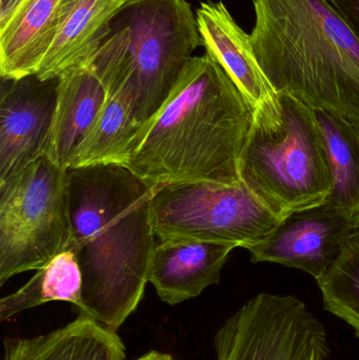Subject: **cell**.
I'll return each instance as SVG.
<instances>
[{
    "label": "cell",
    "instance_id": "1",
    "mask_svg": "<svg viewBox=\"0 0 359 360\" xmlns=\"http://www.w3.org/2000/svg\"><path fill=\"white\" fill-rule=\"evenodd\" d=\"M151 184L120 165L67 170L72 238L86 315L117 331L145 294L156 247Z\"/></svg>",
    "mask_w": 359,
    "mask_h": 360
},
{
    "label": "cell",
    "instance_id": "2",
    "mask_svg": "<svg viewBox=\"0 0 359 360\" xmlns=\"http://www.w3.org/2000/svg\"><path fill=\"white\" fill-rule=\"evenodd\" d=\"M254 110L208 53L193 56L124 167L151 184H240Z\"/></svg>",
    "mask_w": 359,
    "mask_h": 360
},
{
    "label": "cell",
    "instance_id": "3",
    "mask_svg": "<svg viewBox=\"0 0 359 360\" xmlns=\"http://www.w3.org/2000/svg\"><path fill=\"white\" fill-rule=\"evenodd\" d=\"M253 48L275 92L359 129V39L329 0H252Z\"/></svg>",
    "mask_w": 359,
    "mask_h": 360
},
{
    "label": "cell",
    "instance_id": "4",
    "mask_svg": "<svg viewBox=\"0 0 359 360\" xmlns=\"http://www.w3.org/2000/svg\"><path fill=\"white\" fill-rule=\"evenodd\" d=\"M240 179L282 219L324 205L332 177L314 109L278 92L257 105Z\"/></svg>",
    "mask_w": 359,
    "mask_h": 360
},
{
    "label": "cell",
    "instance_id": "5",
    "mask_svg": "<svg viewBox=\"0 0 359 360\" xmlns=\"http://www.w3.org/2000/svg\"><path fill=\"white\" fill-rule=\"evenodd\" d=\"M113 23L130 31L132 73L107 93L122 95L145 126L166 103L196 49L204 46L197 17L187 0H122Z\"/></svg>",
    "mask_w": 359,
    "mask_h": 360
},
{
    "label": "cell",
    "instance_id": "6",
    "mask_svg": "<svg viewBox=\"0 0 359 360\" xmlns=\"http://www.w3.org/2000/svg\"><path fill=\"white\" fill-rule=\"evenodd\" d=\"M67 170L46 155L0 184V285L69 249Z\"/></svg>",
    "mask_w": 359,
    "mask_h": 360
},
{
    "label": "cell",
    "instance_id": "7",
    "mask_svg": "<svg viewBox=\"0 0 359 360\" xmlns=\"http://www.w3.org/2000/svg\"><path fill=\"white\" fill-rule=\"evenodd\" d=\"M280 221L242 182L160 184L151 201L152 228L160 240L234 243L248 250Z\"/></svg>",
    "mask_w": 359,
    "mask_h": 360
},
{
    "label": "cell",
    "instance_id": "8",
    "mask_svg": "<svg viewBox=\"0 0 359 360\" xmlns=\"http://www.w3.org/2000/svg\"><path fill=\"white\" fill-rule=\"evenodd\" d=\"M216 360H327L322 323L294 296L261 293L214 336Z\"/></svg>",
    "mask_w": 359,
    "mask_h": 360
},
{
    "label": "cell",
    "instance_id": "9",
    "mask_svg": "<svg viewBox=\"0 0 359 360\" xmlns=\"http://www.w3.org/2000/svg\"><path fill=\"white\" fill-rule=\"evenodd\" d=\"M56 79L37 76L2 80L0 96V184L46 153L57 103Z\"/></svg>",
    "mask_w": 359,
    "mask_h": 360
},
{
    "label": "cell",
    "instance_id": "10",
    "mask_svg": "<svg viewBox=\"0 0 359 360\" xmlns=\"http://www.w3.org/2000/svg\"><path fill=\"white\" fill-rule=\"evenodd\" d=\"M352 224L353 217L327 203L295 212L282 218L261 243L248 249L251 262L299 269L318 281L337 259Z\"/></svg>",
    "mask_w": 359,
    "mask_h": 360
},
{
    "label": "cell",
    "instance_id": "11",
    "mask_svg": "<svg viewBox=\"0 0 359 360\" xmlns=\"http://www.w3.org/2000/svg\"><path fill=\"white\" fill-rule=\"evenodd\" d=\"M238 245L192 239H166L156 243L148 281L158 297L170 304H181L217 285L230 254Z\"/></svg>",
    "mask_w": 359,
    "mask_h": 360
},
{
    "label": "cell",
    "instance_id": "12",
    "mask_svg": "<svg viewBox=\"0 0 359 360\" xmlns=\"http://www.w3.org/2000/svg\"><path fill=\"white\" fill-rule=\"evenodd\" d=\"M107 97L92 56L63 72L58 77L56 110L44 155L67 170Z\"/></svg>",
    "mask_w": 359,
    "mask_h": 360
},
{
    "label": "cell",
    "instance_id": "13",
    "mask_svg": "<svg viewBox=\"0 0 359 360\" xmlns=\"http://www.w3.org/2000/svg\"><path fill=\"white\" fill-rule=\"evenodd\" d=\"M204 48L256 108L275 93L263 74L250 34L236 22L223 1L206 0L195 11Z\"/></svg>",
    "mask_w": 359,
    "mask_h": 360
},
{
    "label": "cell",
    "instance_id": "14",
    "mask_svg": "<svg viewBox=\"0 0 359 360\" xmlns=\"http://www.w3.org/2000/svg\"><path fill=\"white\" fill-rule=\"evenodd\" d=\"M122 0H63L56 37L39 70L38 79H56L92 56L112 33Z\"/></svg>",
    "mask_w": 359,
    "mask_h": 360
},
{
    "label": "cell",
    "instance_id": "15",
    "mask_svg": "<svg viewBox=\"0 0 359 360\" xmlns=\"http://www.w3.org/2000/svg\"><path fill=\"white\" fill-rule=\"evenodd\" d=\"M4 360H126V348L117 331L79 314L42 335L6 338Z\"/></svg>",
    "mask_w": 359,
    "mask_h": 360
},
{
    "label": "cell",
    "instance_id": "16",
    "mask_svg": "<svg viewBox=\"0 0 359 360\" xmlns=\"http://www.w3.org/2000/svg\"><path fill=\"white\" fill-rule=\"evenodd\" d=\"M63 0H25L0 29V75L19 80L36 75L56 37Z\"/></svg>",
    "mask_w": 359,
    "mask_h": 360
},
{
    "label": "cell",
    "instance_id": "17",
    "mask_svg": "<svg viewBox=\"0 0 359 360\" xmlns=\"http://www.w3.org/2000/svg\"><path fill=\"white\" fill-rule=\"evenodd\" d=\"M328 156L332 190L329 207L343 215H359V129L344 118L314 109Z\"/></svg>",
    "mask_w": 359,
    "mask_h": 360
},
{
    "label": "cell",
    "instance_id": "18",
    "mask_svg": "<svg viewBox=\"0 0 359 360\" xmlns=\"http://www.w3.org/2000/svg\"><path fill=\"white\" fill-rule=\"evenodd\" d=\"M143 124L133 116L126 101L117 93H107V101L84 136L70 168L120 165L134 152Z\"/></svg>",
    "mask_w": 359,
    "mask_h": 360
},
{
    "label": "cell",
    "instance_id": "19",
    "mask_svg": "<svg viewBox=\"0 0 359 360\" xmlns=\"http://www.w3.org/2000/svg\"><path fill=\"white\" fill-rule=\"evenodd\" d=\"M36 271L23 287L0 300V321L52 302H69L81 312L82 274L73 250L60 252Z\"/></svg>",
    "mask_w": 359,
    "mask_h": 360
},
{
    "label": "cell",
    "instance_id": "20",
    "mask_svg": "<svg viewBox=\"0 0 359 360\" xmlns=\"http://www.w3.org/2000/svg\"><path fill=\"white\" fill-rule=\"evenodd\" d=\"M325 309L347 323L359 338V215L337 259L318 281Z\"/></svg>",
    "mask_w": 359,
    "mask_h": 360
},
{
    "label": "cell",
    "instance_id": "21",
    "mask_svg": "<svg viewBox=\"0 0 359 360\" xmlns=\"http://www.w3.org/2000/svg\"><path fill=\"white\" fill-rule=\"evenodd\" d=\"M359 39V0H329Z\"/></svg>",
    "mask_w": 359,
    "mask_h": 360
},
{
    "label": "cell",
    "instance_id": "22",
    "mask_svg": "<svg viewBox=\"0 0 359 360\" xmlns=\"http://www.w3.org/2000/svg\"><path fill=\"white\" fill-rule=\"evenodd\" d=\"M25 0H0V29L16 14Z\"/></svg>",
    "mask_w": 359,
    "mask_h": 360
},
{
    "label": "cell",
    "instance_id": "23",
    "mask_svg": "<svg viewBox=\"0 0 359 360\" xmlns=\"http://www.w3.org/2000/svg\"><path fill=\"white\" fill-rule=\"evenodd\" d=\"M134 360H176L169 353L159 352V351H150L143 356Z\"/></svg>",
    "mask_w": 359,
    "mask_h": 360
}]
</instances>
